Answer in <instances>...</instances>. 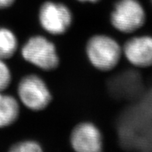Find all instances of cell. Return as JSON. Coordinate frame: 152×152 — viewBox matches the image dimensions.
Here are the masks:
<instances>
[{
  "mask_svg": "<svg viewBox=\"0 0 152 152\" xmlns=\"http://www.w3.org/2000/svg\"><path fill=\"white\" fill-rule=\"evenodd\" d=\"M87 59L96 70L107 72L113 70L123 56L122 47L113 37L106 34H95L86 44Z\"/></svg>",
  "mask_w": 152,
  "mask_h": 152,
  "instance_id": "cell-1",
  "label": "cell"
},
{
  "mask_svg": "<svg viewBox=\"0 0 152 152\" xmlns=\"http://www.w3.org/2000/svg\"><path fill=\"white\" fill-rule=\"evenodd\" d=\"M20 54L26 62L46 72L55 70L60 64L55 44L42 35L30 37L21 48Z\"/></svg>",
  "mask_w": 152,
  "mask_h": 152,
  "instance_id": "cell-2",
  "label": "cell"
},
{
  "mask_svg": "<svg viewBox=\"0 0 152 152\" xmlns=\"http://www.w3.org/2000/svg\"><path fill=\"white\" fill-rule=\"evenodd\" d=\"M17 99L26 109L40 112L50 106L53 96L46 82L40 76L30 74L24 75L19 82Z\"/></svg>",
  "mask_w": 152,
  "mask_h": 152,
  "instance_id": "cell-3",
  "label": "cell"
},
{
  "mask_svg": "<svg viewBox=\"0 0 152 152\" xmlns=\"http://www.w3.org/2000/svg\"><path fill=\"white\" fill-rule=\"evenodd\" d=\"M110 20L119 32L134 34L145 25L147 13L139 0H118L111 11Z\"/></svg>",
  "mask_w": 152,
  "mask_h": 152,
  "instance_id": "cell-4",
  "label": "cell"
},
{
  "mask_svg": "<svg viewBox=\"0 0 152 152\" xmlns=\"http://www.w3.org/2000/svg\"><path fill=\"white\" fill-rule=\"evenodd\" d=\"M38 22L41 28L53 36H61L70 30L73 23V13L62 2L46 1L38 10Z\"/></svg>",
  "mask_w": 152,
  "mask_h": 152,
  "instance_id": "cell-5",
  "label": "cell"
},
{
  "mask_svg": "<svg viewBox=\"0 0 152 152\" xmlns=\"http://www.w3.org/2000/svg\"><path fill=\"white\" fill-rule=\"evenodd\" d=\"M69 142L72 149L77 152H99L103 148V137L96 124L83 121L72 128Z\"/></svg>",
  "mask_w": 152,
  "mask_h": 152,
  "instance_id": "cell-6",
  "label": "cell"
},
{
  "mask_svg": "<svg viewBox=\"0 0 152 152\" xmlns=\"http://www.w3.org/2000/svg\"><path fill=\"white\" fill-rule=\"evenodd\" d=\"M123 55L133 66L152 67V36L140 35L129 38L122 47Z\"/></svg>",
  "mask_w": 152,
  "mask_h": 152,
  "instance_id": "cell-7",
  "label": "cell"
},
{
  "mask_svg": "<svg viewBox=\"0 0 152 152\" xmlns=\"http://www.w3.org/2000/svg\"><path fill=\"white\" fill-rule=\"evenodd\" d=\"M20 116V102L13 96L0 92V128L11 126Z\"/></svg>",
  "mask_w": 152,
  "mask_h": 152,
  "instance_id": "cell-8",
  "label": "cell"
},
{
  "mask_svg": "<svg viewBox=\"0 0 152 152\" xmlns=\"http://www.w3.org/2000/svg\"><path fill=\"white\" fill-rule=\"evenodd\" d=\"M18 48L19 40L14 32L6 27H0V59L11 58Z\"/></svg>",
  "mask_w": 152,
  "mask_h": 152,
  "instance_id": "cell-9",
  "label": "cell"
},
{
  "mask_svg": "<svg viewBox=\"0 0 152 152\" xmlns=\"http://www.w3.org/2000/svg\"><path fill=\"white\" fill-rule=\"evenodd\" d=\"M9 151L11 152H40L43 147L35 140H24L12 144Z\"/></svg>",
  "mask_w": 152,
  "mask_h": 152,
  "instance_id": "cell-10",
  "label": "cell"
},
{
  "mask_svg": "<svg viewBox=\"0 0 152 152\" xmlns=\"http://www.w3.org/2000/svg\"><path fill=\"white\" fill-rule=\"evenodd\" d=\"M12 76L10 67L5 60L0 59V92H4L11 85Z\"/></svg>",
  "mask_w": 152,
  "mask_h": 152,
  "instance_id": "cell-11",
  "label": "cell"
},
{
  "mask_svg": "<svg viewBox=\"0 0 152 152\" xmlns=\"http://www.w3.org/2000/svg\"><path fill=\"white\" fill-rule=\"evenodd\" d=\"M16 0H0V10L10 8L14 4Z\"/></svg>",
  "mask_w": 152,
  "mask_h": 152,
  "instance_id": "cell-12",
  "label": "cell"
},
{
  "mask_svg": "<svg viewBox=\"0 0 152 152\" xmlns=\"http://www.w3.org/2000/svg\"><path fill=\"white\" fill-rule=\"evenodd\" d=\"M77 1L81 2H92V3H95V2H99V0H77Z\"/></svg>",
  "mask_w": 152,
  "mask_h": 152,
  "instance_id": "cell-13",
  "label": "cell"
},
{
  "mask_svg": "<svg viewBox=\"0 0 152 152\" xmlns=\"http://www.w3.org/2000/svg\"><path fill=\"white\" fill-rule=\"evenodd\" d=\"M151 3H152V0H151Z\"/></svg>",
  "mask_w": 152,
  "mask_h": 152,
  "instance_id": "cell-14",
  "label": "cell"
}]
</instances>
